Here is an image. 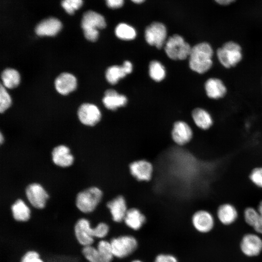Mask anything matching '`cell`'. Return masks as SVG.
Returning <instances> with one entry per match:
<instances>
[{"label": "cell", "mask_w": 262, "mask_h": 262, "mask_svg": "<svg viewBox=\"0 0 262 262\" xmlns=\"http://www.w3.org/2000/svg\"><path fill=\"white\" fill-rule=\"evenodd\" d=\"M213 48L208 43L201 42L196 45L192 48L189 56L190 68L199 74L206 72L213 66Z\"/></svg>", "instance_id": "1"}, {"label": "cell", "mask_w": 262, "mask_h": 262, "mask_svg": "<svg viewBox=\"0 0 262 262\" xmlns=\"http://www.w3.org/2000/svg\"><path fill=\"white\" fill-rule=\"evenodd\" d=\"M103 196L102 191L98 187H92L80 192L76 197V205L82 213L93 212L100 202Z\"/></svg>", "instance_id": "2"}, {"label": "cell", "mask_w": 262, "mask_h": 262, "mask_svg": "<svg viewBox=\"0 0 262 262\" xmlns=\"http://www.w3.org/2000/svg\"><path fill=\"white\" fill-rule=\"evenodd\" d=\"M217 57L220 64L226 68L235 66L242 59V48L233 41L226 42L216 51Z\"/></svg>", "instance_id": "3"}, {"label": "cell", "mask_w": 262, "mask_h": 262, "mask_svg": "<svg viewBox=\"0 0 262 262\" xmlns=\"http://www.w3.org/2000/svg\"><path fill=\"white\" fill-rule=\"evenodd\" d=\"M192 47L183 38L178 34L170 36L164 45V50L172 60H184L189 56Z\"/></svg>", "instance_id": "4"}, {"label": "cell", "mask_w": 262, "mask_h": 262, "mask_svg": "<svg viewBox=\"0 0 262 262\" xmlns=\"http://www.w3.org/2000/svg\"><path fill=\"white\" fill-rule=\"evenodd\" d=\"M114 257L121 259L134 252L137 248L136 239L130 235H123L112 238L110 241Z\"/></svg>", "instance_id": "5"}, {"label": "cell", "mask_w": 262, "mask_h": 262, "mask_svg": "<svg viewBox=\"0 0 262 262\" xmlns=\"http://www.w3.org/2000/svg\"><path fill=\"white\" fill-rule=\"evenodd\" d=\"M73 234L77 242L82 246L93 245L95 238L93 236V227L89 220L79 219L73 227Z\"/></svg>", "instance_id": "6"}, {"label": "cell", "mask_w": 262, "mask_h": 262, "mask_svg": "<svg viewBox=\"0 0 262 262\" xmlns=\"http://www.w3.org/2000/svg\"><path fill=\"white\" fill-rule=\"evenodd\" d=\"M130 174L138 181H150L153 173V166L151 163L146 159H138L129 164Z\"/></svg>", "instance_id": "7"}, {"label": "cell", "mask_w": 262, "mask_h": 262, "mask_svg": "<svg viewBox=\"0 0 262 262\" xmlns=\"http://www.w3.org/2000/svg\"><path fill=\"white\" fill-rule=\"evenodd\" d=\"M167 31L164 25L154 22L146 29L145 37L147 42L151 46L161 49L166 41Z\"/></svg>", "instance_id": "8"}, {"label": "cell", "mask_w": 262, "mask_h": 262, "mask_svg": "<svg viewBox=\"0 0 262 262\" xmlns=\"http://www.w3.org/2000/svg\"><path fill=\"white\" fill-rule=\"evenodd\" d=\"M193 132L190 126L185 122L178 121L173 126L171 132L172 141L178 146H183L193 138Z\"/></svg>", "instance_id": "9"}, {"label": "cell", "mask_w": 262, "mask_h": 262, "mask_svg": "<svg viewBox=\"0 0 262 262\" xmlns=\"http://www.w3.org/2000/svg\"><path fill=\"white\" fill-rule=\"evenodd\" d=\"M25 193L29 202L33 207L38 209L45 207L49 195L40 184H30L27 187Z\"/></svg>", "instance_id": "10"}, {"label": "cell", "mask_w": 262, "mask_h": 262, "mask_svg": "<svg viewBox=\"0 0 262 262\" xmlns=\"http://www.w3.org/2000/svg\"><path fill=\"white\" fill-rule=\"evenodd\" d=\"M78 115L80 121L84 125L93 126L100 120L101 115L95 105L84 103L79 108Z\"/></svg>", "instance_id": "11"}, {"label": "cell", "mask_w": 262, "mask_h": 262, "mask_svg": "<svg viewBox=\"0 0 262 262\" xmlns=\"http://www.w3.org/2000/svg\"><path fill=\"white\" fill-rule=\"evenodd\" d=\"M240 248L245 255L248 257L256 256L262 251V240L255 234H246L241 240Z\"/></svg>", "instance_id": "12"}, {"label": "cell", "mask_w": 262, "mask_h": 262, "mask_svg": "<svg viewBox=\"0 0 262 262\" xmlns=\"http://www.w3.org/2000/svg\"><path fill=\"white\" fill-rule=\"evenodd\" d=\"M106 206L109 209L113 220L117 223L124 221L128 210L124 196L119 195L108 201Z\"/></svg>", "instance_id": "13"}, {"label": "cell", "mask_w": 262, "mask_h": 262, "mask_svg": "<svg viewBox=\"0 0 262 262\" xmlns=\"http://www.w3.org/2000/svg\"><path fill=\"white\" fill-rule=\"evenodd\" d=\"M192 223L197 231L201 233H207L213 228L214 220L210 212L201 210L194 213L192 217Z\"/></svg>", "instance_id": "14"}, {"label": "cell", "mask_w": 262, "mask_h": 262, "mask_svg": "<svg viewBox=\"0 0 262 262\" xmlns=\"http://www.w3.org/2000/svg\"><path fill=\"white\" fill-rule=\"evenodd\" d=\"M81 26L83 31L98 30L105 28L106 23L102 15L93 11H88L83 16Z\"/></svg>", "instance_id": "15"}, {"label": "cell", "mask_w": 262, "mask_h": 262, "mask_svg": "<svg viewBox=\"0 0 262 262\" xmlns=\"http://www.w3.org/2000/svg\"><path fill=\"white\" fill-rule=\"evenodd\" d=\"M62 24L54 17H50L40 22L35 27V31L39 36H54L61 30Z\"/></svg>", "instance_id": "16"}, {"label": "cell", "mask_w": 262, "mask_h": 262, "mask_svg": "<svg viewBox=\"0 0 262 262\" xmlns=\"http://www.w3.org/2000/svg\"><path fill=\"white\" fill-rule=\"evenodd\" d=\"M132 70V64L126 61L122 66H113L108 67L105 73L106 79L110 83L115 84L120 79L131 73Z\"/></svg>", "instance_id": "17"}, {"label": "cell", "mask_w": 262, "mask_h": 262, "mask_svg": "<svg viewBox=\"0 0 262 262\" xmlns=\"http://www.w3.org/2000/svg\"><path fill=\"white\" fill-rule=\"evenodd\" d=\"M55 86L58 93L66 95L75 90L77 80L71 74L63 73L56 79Z\"/></svg>", "instance_id": "18"}, {"label": "cell", "mask_w": 262, "mask_h": 262, "mask_svg": "<svg viewBox=\"0 0 262 262\" xmlns=\"http://www.w3.org/2000/svg\"><path fill=\"white\" fill-rule=\"evenodd\" d=\"M52 160L57 165L66 167L70 166L73 163L74 158L69 148L65 145L55 147L52 151Z\"/></svg>", "instance_id": "19"}, {"label": "cell", "mask_w": 262, "mask_h": 262, "mask_svg": "<svg viewBox=\"0 0 262 262\" xmlns=\"http://www.w3.org/2000/svg\"><path fill=\"white\" fill-rule=\"evenodd\" d=\"M205 89L207 96L213 99L222 98L227 93V88L223 82L216 78L208 79L205 83Z\"/></svg>", "instance_id": "20"}, {"label": "cell", "mask_w": 262, "mask_h": 262, "mask_svg": "<svg viewBox=\"0 0 262 262\" xmlns=\"http://www.w3.org/2000/svg\"><path fill=\"white\" fill-rule=\"evenodd\" d=\"M124 221L127 227L134 230L140 229L146 221V217L136 208L128 209Z\"/></svg>", "instance_id": "21"}, {"label": "cell", "mask_w": 262, "mask_h": 262, "mask_svg": "<svg viewBox=\"0 0 262 262\" xmlns=\"http://www.w3.org/2000/svg\"><path fill=\"white\" fill-rule=\"evenodd\" d=\"M104 94L102 101L108 109L115 110L125 106L127 102V98L124 95L119 94L113 89L106 90Z\"/></svg>", "instance_id": "22"}, {"label": "cell", "mask_w": 262, "mask_h": 262, "mask_svg": "<svg viewBox=\"0 0 262 262\" xmlns=\"http://www.w3.org/2000/svg\"><path fill=\"white\" fill-rule=\"evenodd\" d=\"M217 215L221 223L225 225H229L236 220L238 213L233 205L229 203H224L218 207Z\"/></svg>", "instance_id": "23"}, {"label": "cell", "mask_w": 262, "mask_h": 262, "mask_svg": "<svg viewBox=\"0 0 262 262\" xmlns=\"http://www.w3.org/2000/svg\"><path fill=\"white\" fill-rule=\"evenodd\" d=\"M192 116L196 125L200 129L208 130L213 124V120L211 115L202 108L195 109L192 112Z\"/></svg>", "instance_id": "24"}, {"label": "cell", "mask_w": 262, "mask_h": 262, "mask_svg": "<svg viewBox=\"0 0 262 262\" xmlns=\"http://www.w3.org/2000/svg\"><path fill=\"white\" fill-rule=\"evenodd\" d=\"M11 211L13 218L17 222H26L30 219L31 210L21 199H18L13 203Z\"/></svg>", "instance_id": "25"}, {"label": "cell", "mask_w": 262, "mask_h": 262, "mask_svg": "<svg viewBox=\"0 0 262 262\" xmlns=\"http://www.w3.org/2000/svg\"><path fill=\"white\" fill-rule=\"evenodd\" d=\"M1 79L4 86L12 89L19 84L20 75L16 70L13 68H7L2 72Z\"/></svg>", "instance_id": "26"}, {"label": "cell", "mask_w": 262, "mask_h": 262, "mask_svg": "<svg viewBox=\"0 0 262 262\" xmlns=\"http://www.w3.org/2000/svg\"><path fill=\"white\" fill-rule=\"evenodd\" d=\"M81 252L88 262H108L103 258L96 246L93 245L82 246Z\"/></svg>", "instance_id": "27"}, {"label": "cell", "mask_w": 262, "mask_h": 262, "mask_svg": "<svg viewBox=\"0 0 262 262\" xmlns=\"http://www.w3.org/2000/svg\"><path fill=\"white\" fill-rule=\"evenodd\" d=\"M115 34L118 38L124 40H132L136 36L135 29L125 23H119L116 26Z\"/></svg>", "instance_id": "28"}, {"label": "cell", "mask_w": 262, "mask_h": 262, "mask_svg": "<svg viewBox=\"0 0 262 262\" xmlns=\"http://www.w3.org/2000/svg\"><path fill=\"white\" fill-rule=\"evenodd\" d=\"M149 74L155 81L160 82L165 76V70L161 63L157 61H152L149 66Z\"/></svg>", "instance_id": "29"}, {"label": "cell", "mask_w": 262, "mask_h": 262, "mask_svg": "<svg viewBox=\"0 0 262 262\" xmlns=\"http://www.w3.org/2000/svg\"><path fill=\"white\" fill-rule=\"evenodd\" d=\"M103 258L108 262H112L114 257L110 242L105 240H100L96 246Z\"/></svg>", "instance_id": "30"}, {"label": "cell", "mask_w": 262, "mask_h": 262, "mask_svg": "<svg viewBox=\"0 0 262 262\" xmlns=\"http://www.w3.org/2000/svg\"><path fill=\"white\" fill-rule=\"evenodd\" d=\"M244 218L246 223L253 227L258 221L260 214L258 210L252 207H248L244 211Z\"/></svg>", "instance_id": "31"}, {"label": "cell", "mask_w": 262, "mask_h": 262, "mask_svg": "<svg viewBox=\"0 0 262 262\" xmlns=\"http://www.w3.org/2000/svg\"><path fill=\"white\" fill-rule=\"evenodd\" d=\"M12 100L11 97L5 87L0 84V112H4L11 105Z\"/></svg>", "instance_id": "32"}, {"label": "cell", "mask_w": 262, "mask_h": 262, "mask_svg": "<svg viewBox=\"0 0 262 262\" xmlns=\"http://www.w3.org/2000/svg\"><path fill=\"white\" fill-rule=\"evenodd\" d=\"M109 230L110 228L107 224L99 222L93 228V236L95 239L104 238L108 235Z\"/></svg>", "instance_id": "33"}, {"label": "cell", "mask_w": 262, "mask_h": 262, "mask_svg": "<svg viewBox=\"0 0 262 262\" xmlns=\"http://www.w3.org/2000/svg\"><path fill=\"white\" fill-rule=\"evenodd\" d=\"M20 262H45L40 254L35 250H28L21 257Z\"/></svg>", "instance_id": "34"}, {"label": "cell", "mask_w": 262, "mask_h": 262, "mask_svg": "<svg viewBox=\"0 0 262 262\" xmlns=\"http://www.w3.org/2000/svg\"><path fill=\"white\" fill-rule=\"evenodd\" d=\"M82 0H63L61 4L68 14L72 15L82 6Z\"/></svg>", "instance_id": "35"}, {"label": "cell", "mask_w": 262, "mask_h": 262, "mask_svg": "<svg viewBox=\"0 0 262 262\" xmlns=\"http://www.w3.org/2000/svg\"><path fill=\"white\" fill-rule=\"evenodd\" d=\"M249 179L256 186L262 188V167L254 168L249 175Z\"/></svg>", "instance_id": "36"}, {"label": "cell", "mask_w": 262, "mask_h": 262, "mask_svg": "<svg viewBox=\"0 0 262 262\" xmlns=\"http://www.w3.org/2000/svg\"><path fill=\"white\" fill-rule=\"evenodd\" d=\"M154 262H178L177 258L170 254H161L155 258Z\"/></svg>", "instance_id": "37"}, {"label": "cell", "mask_w": 262, "mask_h": 262, "mask_svg": "<svg viewBox=\"0 0 262 262\" xmlns=\"http://www.w3.org/2000/svg\"><path fill=\"white\" fill-rule=\"evenodd\" d=\"M124 0H106L107 5L110 8L116 9L122 7Z\"/></svg>", "instance_id": "38"}, {"label": "cell", "mask_w": 262, "mask_h": 262, "mask_svg": "<svg viewBox=\"0 0 262 262\" xmlns=\"http://www.w3.org/2000/svg\"><path fill=\"white\" fill-rule=\"evenodd\" d=\"M253 228L257 232L262 234V215L260 214L258 221Z\"/></svg>", "instance_id": "39"}, {"label": "cell", "mask_w": 262, "mask_h": 262, "mask_svg": "<svg viewBox=\"0 0 262 262\" xmlns=\"http://www.w3.org/2000/svg\"><path fill=\"white\" fill-rule=\"evenodd\" d=\"M216 2L221 5H228L229 4L235 0H214Z\"/></svg>", "instance_id": "40"}, {"label": "cell", "mask_w": 262, "mask_h": 262, "mask_svg": "<svg viewBox=\"0 0 262 262\" xmlns=\"http://www.w3.org/2000/svg\"><path fill=\"white\" fill-rule=\"evenodd\" d=\"M133 2L139 4L145 1V0H131Z\"/></svg>", "instance_id": "41"}, {"label": "cell", "mask_w": 262, "mask_h": 262, "mask_svg": "<svg viewBox=\"0 0 262 262\" xmlns=\"http://www.w3.org/2000/svg\"><path fill=\"white\" fill-rule=\"evenodd\" d=\"M4 139L3 138V136L2 135V133H0V142L1 144H2V143L4 141Z\"/></svg>", "instance_id": "42"}, {"label": "cell", "mask_w": 262, "mask_h": 262, "mask_svg": "<svg viewBox=\"0 0 262 262\" xmlns=\"http://www.w3.org/2000/svg\"><path fill=\"white\" fill-rule=\"evenodd\" d=\"M131 262H142L141 261L139 260H134V261H132Z\"/></svg>", "instance_id": "43"}, {"label": "cell", "mask_w": 262, "mask_h": 262, "mask_svg": "<svg viewBox=\"0 0 262 262\" xmlns=\"http://www.w3.org/2000/svg\"></svg>", "instance_id": "44"}]
</instances>
